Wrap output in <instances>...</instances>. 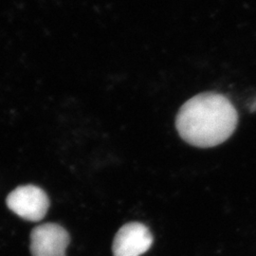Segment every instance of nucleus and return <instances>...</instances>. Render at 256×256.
Instances as JSON below:
<instances>
[{"mask_svg":"<svg viewBox=\"0 0 256 256\" xmlns=\"http://www.w3.org/2000/svg\"><path fill=\"white\" fill-rule=\"evenodd\" d=\"M153 236L146 226L140 222H129L116 234L112 252L114 256H140L153 244Z\"/></svg>","mask_w":256,"mask_h":256,"instance_id":"20e7f679","label":"nucleus"},{"mask_svg":"<svg viewBox=\"0 0 256 256\" xmlns=\"http://www.w3.org/2000/svg\"><path fill=\"white\" fill-rule=\"evenodd\" d=\"M70 242V234L62 226L45 223L30 234V252L32 256H66Z\"/></svg>","mask_w":256,"mask_h":256,"instance_id":"7ed1b4c3","label":"nucleus"},{"mask_svg":"<svg viewBox=\"0 0 256 256\" xmlns=\"http://www.w3.org/2000/svg\"><path fill=\"white\" fill-rule=\"evenodd\" d=\"M238 111L218 93H202L186 102L178 113L176 128L192 146L209 148L226 142L236 129Z\"/></svg>","mask_w":256,"mask_h":256,"instance_id":"f257e3e1","label":"nucleus"},{"mask_svg":"<svg viewBox=\"0 0 256 256\" xmlns=\"http://www.w3.org/2000/svg\"><path fill=\"white\" fill-rule=\"evenodd\" d=\"M7 206L23 220L37 222L43 220L50 207L46 192L34 185H23L10 192Z\"/></svg>","mask_w":256,"mask_h":256,"instance_id":"f03ea898","label":"nucleus"}]
</instances>
